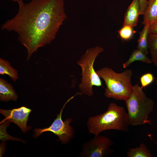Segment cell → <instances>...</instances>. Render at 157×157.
<instances>
[{"label":"cell","instance_id":"obj_1","mask_svg":"<svg viewBox=\"0 0 157 157\" xmlns=\"http://www.w3.org/2000/svg\"><path fill=\"white\" fill-rule=\"evenodd\" d=\"M19 4L18 12L1 26V29L13 31L27 49V60L39 47L55 38L67 18L64 0H32L28 3L13 0Z\"/></svg>","mask_w":157,"mask_h":157},{"label":"cell","instance_id":"obj_2","mask_svg":"<svg viewBox=\"0 0 157 157\" xmlns=\"http://www.w3.org/2000/svg\"><path fill=\"white\" fill-rule=\"evenodd\" d=\"M129 126L127 113L124 108L113 103L109 104L104 113L90 117L87 122L89 133L95 136L109 130L127 132Z\"/></svg>","mask_w":157,"mask_h":157},{"label":"cell","instance_id":"obj_3","mask_svg":"<svg viewBox=\"0 0 157 157\" xmlns=\"http://www.w3.org/2000/svg\"><path fill=\"white\" fill-rule=\"evenodd\" d=\"M96 72L105 82L104 95L107 98L125 101L130 96L133 89L131 81L133 74L131 69H127L117 73L111 68L106 67Z\"/></svg>","mask_w":157,"mask_h":157},{"label":"cell","instance_id":"obj_4","mask_svg":"<svg viewBox=\"0 0 157 157\" xmlns=\"http://www.w3.org/2000/svg\"><path fill=\"white\" fill-rule=\"evenodd\" d=\"M142 89L138 84L134 85L130 96L125 101L129 125L151 123L149 117L153 110L154 102L147 97Z\"/></svg>","mask_w":157,"mask_h":157},{"label":"cell","instance_id":"obj_5","mask_svg":"<svg viewBox=\"0 0 157 157\" xmlns=\"http://www.w3.org/2000/svg\"><path fill=\"white\" fill-rule=\"evenodd\" d=\"M104 50L102 47L98 46L89 48L77 62L82 71L79 89L81 93L89 97L93 95V86H102L100 77L95 71L93 65L97 57Z\"/></svg>","mask_w":157,"mask_h":157},{"label":"cell","instance_id":"obj_6","mask_svg":"<svg viewBox=\"0 0 157 157\" xmlns=\"http://www.w3.org/2000/svg\"><path fill=\"white\" fill-rule=\"evenodd\" d=\"M74 97V96L71 97L65 103L60 113L57 114L56 118L50 126L43 129H36L34 130L35 137L37 138L44 132L50 131L57 135L59 138L58 141H60L63 144L69 143L74 138L75 131L74 128L70 125L72 122V119L69 117L63 121L62 115L66 104Z\"/></svg>","mask_w":157,"mask_h":157},{"label":"cell","instance_id":"obj_7","mask_svg":"<svg viewBox=\"0 0 157 157\" xmlns=\"http://www.w3.org/2000/svg\"><path fill=\"white\" fill-rule=\"evenodd\" d=\"M113 142L108 138L99 135L85 142L79 154L80 157H106L113 152Z\"/></svg>","mask_w":157,"mask_h":157},{"label":"cell","instance_id":"obj_8","mask_svg":"<svg viewBox=\"0 0 157 157\" xmlns=\"http://www.w3.org/2000/svg\"><path fill=\"white\" fill-rule=\"evenodd\" d=\"M32 110L26 107L22 106L16 108L6 110L0 109V112L6 118L3 121L7 120L16 124L25 133L30 130L31 126H27V122Z\"/></svg>","mask_w":157,"mask_h":157},{"label":"cell","instance_id":"obj_9","mask_svg":"<svg viewBox=\"0 0 157 157\" xmlns=\"http://www.w3.org/2000/svg\"><path fill=\"white\" fill-rule=\"evenodd\" d=\"M140 13L139 0H133L125 13L123 26H128L132 27L136 26Z\"/></svg>","mask_w":157,"mask_h":157},{"label":"cell","instance_id":"obj_10","mask_svg":"<svg viewBox=\"0 0 157 157\" xmlns=\"http://www.w3.org/2000/svg\"><path fill=\"white\" fill-rule=\"evenodd\" d=\"M0 100L3 101H15L18 97L12 85L2 78L0 79Z\"/></svg>","mask_w":157,"mask_h":157},{"label":"cell","instance_id":"obj_11","mask_svg":"<svg viewBox=\"0 0 157 157\" xmlns=\"http://www.w3.org/2000/svg\"><path fill=\"white\" fill-rule=\"evenodd\" d=\"M142 24L150 25L157 20V0H148L147 7L143 14Z\"/></svg>","mask_w":157,"mask_h":157},{"label":"cell","instance_id":"obj_12","mask_svg":"<svg viewBox=\"0 0 157 157\" xmlns=\"http://www.w3.org/2000/svg\"><path fill=\"white\" fill-rule=\"evenodd\" d=\"M136 61H141L147 63H152L151 59L141 50L137 49L132 52L129 58L126 62L123 64V67L126 68L131 63Z\"/></svg>","mask_w":157,"mask_h":157},{"label":"cell","instance_id":"obj_13","mask_svg":"<svg viewBox=\"0 0 157 157\" xmlns=\"http://www.w3.org/2000/svg\"><path fill=\"white\" fill-rule=\"evenodd\" d=\"M128 157H152V155L146 145L142 143L134 148H129L127 153Z\"/></svg>","mask_w":157,"mask_h":157},{"label":"cell","instance_id":"obj_14","mask_svg":"<svg viewBox=\"0 0 157 157\" xmlns=\"http://www.w3.org/2000/svg\"><path fill=\"white\" fill-rule=\"evenodd\" d=\"M0 74L8 75L14 81L18 78L17 71L12 67L8 61L0 58Z\"/></svg>","mask_w":157,"mask_h":157},{"label":"cell","instance_id":"obj_15","mask_svg":"<svg viewBox=\"0 0 157 157\" xmlns=\"http://www.w3.org/2000/svg\"><path fill=\"white\" fill-rule=\"evenodd\" d=\"M149 25H144L142 31L139 33L140 36L138 40L137 49L142 51L147 55L148 53V37Z\"/></svg>","mask_w":157,"mask_h":157},{"label":"cell","instance_id":"obj_16","mask_svg":"<svg viewBox=\"0 0 157 157\" xmlns=\"http://www.w3.org/2000/svg\"><path fill=\"white\" fill-rule=\"evenodd\" d=\"M147 43L151 61L157 67V34L149 35Z\"/></svg>","mask_w":157,"mask_h":157},{"label":"cell","instance_id":"obj_17","mask_svg":"<svg viewBox=\"0 0 157 157\" xmlns=\"http://www.w3.org/2000/svg\"><path fill=\"white\" fill-rule=\"evenodd\" d=\"M121 38L124 41H128L133 36L135 32L133 27L128 26H123L118 31Z\"/></svg>","mask_w":157,"mask_h":157},{"label":"cell","instance_id":"obj_18","mask_svg":"<svg viewBox=\"0 0 157 157\" xmlns=\"http://www.w3.org/2000/svg\"><path fill=\"white\" fill-rule=\"evenodd\" d=\"M154 77L153 74L148 73L142 75L140 78L142 88H145L151 84L154 81Z\"/></svg>","mask_w":157,"mask_h":157},{"label":"cell","instance_id":"obj_19","mask_svg":"<svg viewBox=\"0 0 157 157\" xmlns=\"http://www.w3.org/2000/svg\"><path fill=\"white\" fill-rule=\"evenodd\" d=\"M4 122L0 126V131H3L5 133H4V134H0L1 140L3 141L7 140H13L23 141L22 140L10 136L7 134L6 131V129L7 126L9 125V122L8 121H4Z\"/></svg>","mask_w":157,"mask_h":157},{"label":"cell","instance_id":"obj_20","mask_svg":"<svg viewBox=\"0 0 157 157\" xmlns=\"http://www.w3.org/2000/svg\"><path fill=\"white\" fill-rule=\"evenodd\" d=\"M140 8V15H143L146 10L148 5V1L147 0H139Z\"/></svg>","mask_w":157,"mask_h":157},{"label":"cell","instance_id":"obj_21","mask_svg":"<svg viewBox=\"0 0 157 157\" xmlns=\"http://www.w3.org/2000/svg\"><path fill=\"white\" fill-rule=\"evenodd\" d=\"M149 35L157 34V20L149 25Z\"/></svg>","mask_w":157,"mask_h":157},{"label":"cell","instance_id":"obj_22","mask_svg":"<svg viewBox=\"0 0 157 157\" xmlns=\"http://www.w3.org/2000/svg\"><path fill=\"white\" fill-rule=\"evenodd\" d=\"M156 84L157 85V76L156 78Z\"/></svg>","mask_w":157,"mask_h":157}]
</instances>
